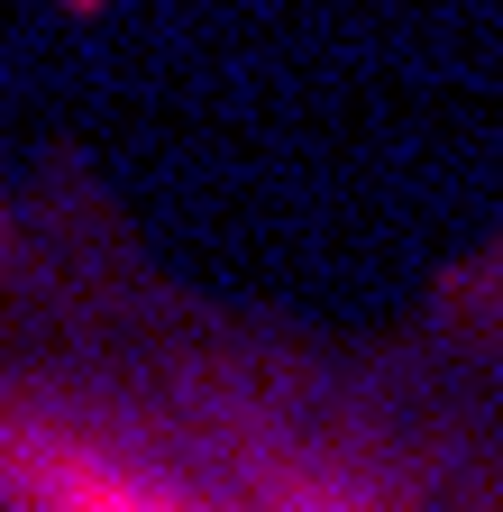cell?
Masks as SVG:
<instances>
[{"label":"cell","instance_id":"6da1fadb","mask_svg":"<svg viewBox=\"0 0 503 512\" xmlns=\"http://www.w3.org/2000/svg\"><path fill=\"white\" fill-rule=\"evenodd\" d=\"M0 512H503V220L330 330L183 275L74 147H0Z\"/></svg>","mask_w":503,"mask_h":512}]
</instances>
